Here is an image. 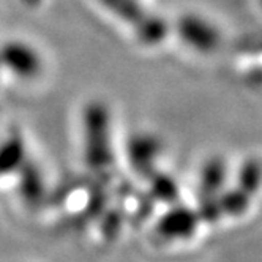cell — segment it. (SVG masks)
<instances>
[{
  "label": "cell",
  "instance_id": "6da1fadb",
  "mask_svg": "<svg viewBox=\"0 0 262 262\" xmlns=\"http://www.w3.org/2000/svg\"><path fill=\"white\" fill-rule=\"evenodd\" d=\"M85 160L97 169L112 163L109 114L100 103L90 104L85 111Z\"/></svg>",
  "mask_w": 262,
  "mask_h": 262
},
{
  "label": "cell",
  "instance_id": "3957f363",
  "mask_svg": "<svg viewBox=\"0 0 262 262\" xmlns=\"http://www.w3.org/2000/svg\"><path fill=\"white\" fill-rule=\"evenodd\" d=\"M154 154V144L148 138H135L128 145V157L131 164H135L139 171H147L150 166V155Z\"/></svg>",
  "mask_w": 262,
  "mask_h": 262
},
{
  "label": "cell",
  "instance_id": "277c9868",
  "mask_svg": "<svg viewBox=\"0 0 262 262\" xmlns=\"http://www.w3.org/2000/svg\"><path fill=\"white\" fill-rule=\"evenodd\" d=\"M24 157V147L19 139H10L0 147V174L10 172L21 164Z\"/></svg>",
  "mask_w": 262,
  "mask_h": 262
},
{
  "label": "cell",
  "instance_id": "7a4b0ae2",
  "mask_svg": "<svg viewBox=\"0 0 262 262\" xmlns=\"http://www.w3.org/2000/svg\"><path fill=\"white\" fill-rule=\"evenodd\" d=\"M0 63L21 78H32L41 70V59L30 45L11 41L0 49Z\"/></svg>",
  "mask_w": 262,
  "mask_h": 262
}]
</instances>
